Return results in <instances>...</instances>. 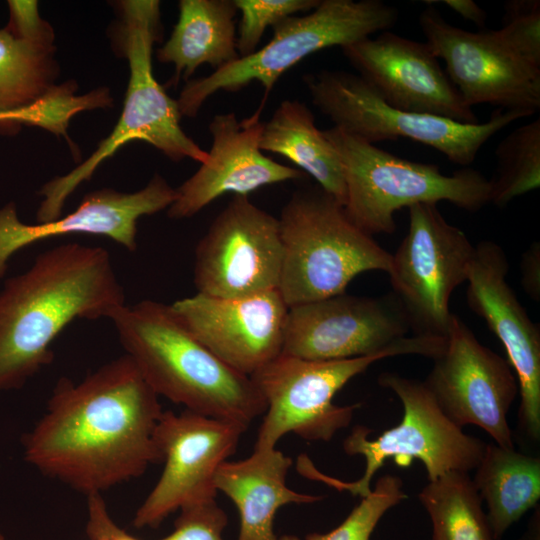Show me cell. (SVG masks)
<instances>
[{
	"label": "cell",
	"mask_w": 540,
	"mask_h": 540,
	"mask_svg": "<svg viewBox=\"0 0 540 540\" xmlns=\"http://www.w3.org/2000/svg\"><path fill=\"white\" fill-rule=\"evenodd\" d=\"M291 466L292 459L277 447L254 448L249 457L220 465L214 484L239 512L237 540H279L273 522L282 506L322 500V496L300 493L287 486Z\"/></svg>",
	"instance_id": "obj_22"
},
{
	"label": "cell",
	"mask_w": 540,
	"mask_h": 540,
	"mask_svg": "<svg viewBox=\"0 0 540 540\" xmlns=\"http://www.w3.org/2000/svg\"><path fill=\"white\" fill-rule=\"evenodd\" d=\"M426 43L470 107L490 104L530 115L540 108V68L518 55L497 30L470 32L428 5L419 16Z\"/></svg>",
	"instance_id": "obj_15"
},
{
	"label": "cell",
	"mask_w": 540,
	"mask_h": 540,
	"mask_svg": "<svg viewBox=\"0 0 540 540\" xmlns=\"http://www.w3.org/2000/svg\"><path fill=\"white\" fill-rule=\"evenodd\" d=\"M234 0H181L179 16L157 59L171 63L174 79L190 78L203 64L219 69L240 58Z\"/></svg>",
	"instance_id": "obj_23"
},
{
	"label": "cell",
	"mask_w": 540,
	"mask_h": 540,
	"mask_svg": "<svg viewBox=\"0 0 540 540\" xmlns=\"http://www.w3.org/2000/svg\"><path fill=\"white\" fill-rule=\"evenodd\" d=\"M279 540H300V538L295 535H283L279 537Z\"/></svg>",
	"instance_id": "obj_37"
},
{
	"label": "cell",
	"mask_w": 540,
	"mask_h": 540,
	"mask_svg": "<svg viewBox=\"0 0 540 540\" xmlns=\"http://www.w3.org/2000/svg\"><path fill=\"white\" fill-rule=\"evenodd\" d=\"M304 83L312 103L337 127L368 143L409 139L467 167L482 146L512 122L531 116L518 110L495 109L488 121L464 124L447 118L408 112L389 105L358 74L321 70Z\"/></svg>",
	"instance_id": "obj_9"
},
{
	"label": "cell",
	"mask_w": 540,
	"mask_h": 540,
	"mask_svg": "<svg viewBox=\"0 0 540 540\" xmlns=\"http://www.w3.org/2000/svg\"><path fill=\"white\" fill-rule=\"evenodd\" d=\"M175 198L176 189L155 174L136 192L95 190L83 198L75 211L52 221L26 224L19 219L15 203L9 202L0 208V278L16 252L56 236L77 233L103 236L134 252L138 220L168 209Z\"/></svg>",
	"instance_id": "obj_21"
},
{
	"label": "cell",
	"mask_w": 540,
	"mask_h": 540,
	"mask_svg": "<svg viewBox=\"0 0 540 540\" xmlns=\"http://www.w3.org/2000/svg\"><path fill=\"white\" fill-rule=\"evenodd\" d=\"M159 396L124 354L75 383L60 378L44 414L22 438L24 459L86 496L161 463Z\"/></svg>",
	"instance_id": "obj_1"
},
{
	"label": "cell",
	"mask_w": 540,
	"mask_h": 540,
	"mask_svg": "<svg viewBox=\"0 0 540 540\" xmlns=\"http://www.w3.org/2000/svg\"><path fill=\"white\" fill-rule=\"evenodd\" d=\"M522 284L534 300L540 299V245L533 244L522 256Z\"/></svg>",
	"instance_id": "obj_35"
},
{
	"label": "cell",
	"mask_w": 540,
	"mask_h": 540,
	"mask_svg": "<svg viewBox=\"0 0 540 540\" xmlns=\"http://www.w3.org/2000/svg\"><path fill=\"white\" fill-rule=\"evenodd\" d=\"M391 356L315 361L278 355L250 376L266 403L254 448L276 447L289 433L306 441H330L360 406L334 404V396L371 364Z\"/></svg>",
	"instance_id": "obj_12"
},
{
	"label": "cell",
	"mask_w": 540,
	"mask_h": 540,
	"mask_svg": "<svg viewBox=\"0 0 540 540\" xmlns=\"http://www.w3.org/2000/svg\"><path fill=\"white\" fill-rule=\"evenodd\" d=\"M281 267L278 218L233 195L196 246L194 284L203 295L244 297L278 289Z\"/></svg>",
	"instance_id": "obj_14"
},
{
	"label": "cell",
	"mask_w": 540,
	"mask_h": 540,
	"mask_svg": "<svg viewBox=\"0 0 540 540\" xmlns=\"http://www.w3.org/2000/svg\"><path fill=\"white\" fill-rule=\"evenodd\" d=\"M260 149L288 159L344 205L341 161L304 102L287 99L279 104L271 118L263 122Z\"/></svg>",
	"instance_id": "obj_24"
},
{
	"label": "cell",
	"mask_w": 540,
	"mask_h": 540,
	"mask_svg": "<svg viewBox=\"0 0 540 540\" xmlns=\"http://www.w3.org/2000/svg\"><path fill=\"white\" fill-rule=\"evenodd\" d=\"M397 19L398 10L381 0H321L309 13L272 27L273 36L262 48L189 80L176 100L180 114L193 118L215 93L237 92L252 82L263 87L264 103L282 75L309 55L388 31Z\"/></svg>",
	"instance_id": "obj_8"
},
{
	"label": "cell",
	"mask_w": 540,
	"mask_h": 540,
	"mask_svg": "<svg viewBox=\"0 0 540 540\" xmlns=\"http://www.w3.org/2000/svg\"><path fill=\"white\" fill-rule=\"evenodd\" d=\"M246 427L184 410L163 411L155 441L164 468L133 518L136 529L156 528L182 507L216 499L214 479L236 451Z\"/></svg>",
	"instance_id": "obj_13"
},
{
	"label": "cell",
	"mask_w": 540,
	"mask_h": 540,
	"mask_svg": "<svg viewBox=\"0 0 540 540\" xmlns=\"http://www.w3.org/2000/svg\"><path fill=\"white\" fill-rule=\"evenodd\" d=\"M278 290L288 307L345 293L367 271L389 272L392 254L356 227L317 184L296 190L281 210Z\"/></svg>",
	"instance_id": "obj_5"
},
{
	"label": "cell",
	"mask_w": 540,
	"mask_h": 540,
	"mask_svg": "<svg viewBox=\"0 0 540 540\" xmlns=\"http://www.w3.org/2000/svg\"><path fill=\"white\" fill-rule=\"evenodd\" d=\"M426 5L443 3L464 19L474 23L478 27H484L486 22V11L473 0H425Z\"/></svg>",
	"instance_id": "obj_36"
},
{
	"label": "cell",
	"mask_w": 540,
	"mask_h": 540,
	"mask_svg": "<svg viewBox=\"0 0 540 540\" xmlns=\"http://www.w3.org/2000/svg\"><path fill=\"white\" fill-rule=\"evenodd\" d=\"M474 470L472 481L486 503L493 537L500 540L539 501L540 458L490 443Z\"/></svg>",
	"instance_id": "obj_25"
},
{
	"label": "cell",
	"mask_w": 540,
	"mask_h": 540,
	"mask_svg": "<svg viewBox=\"0 0 540 540\" xmlns=\"http://www.w3.org/2000/svg\"><path fill=\"white\" fill-rule=\"evenodd\" d=\"M432 524V540H495L482 500L467 472H448L418 494Z\"/></svg>",
	"instance_id": "obj_27"
},
{
	"label": "cell",
	"mask_w": 540,
	"mask_h": 540,
	"mask_svg": "<svg viewBox=\"0 0 540 540\" xmlns=\"http://www.w3.org/2000/svg\"><path fill=\"white\" fill-rule=\"evenodd\" d=\"M407 317L395 298L345 293L288 307L282 354L315 361L389 353L436 358L446 338L407 336Z\"/></svg>",
	"instance_id": "obj_10"
},
{
	"label": "cell",
	"mask_w": 540,
	"mask_h": 540,
	"mask_svg": "<svg viewBox=\"0 0 540 540\" xmlns=\"http://www.w3.org/2000/svg\"><path fill=\"white\" fill-rule=\"evenodd\" d=\"M9 21L6 25L24 37H41L53 33L48 22L40 17L37 1H8Z\"/></svg>",
	"instance_id": "obj_34"
},
{
	"label": "cell",
	"mask_w": 540,
	"mask_h": 540,
	"mask_svg": "<svg viewBox=\"0 0 540 540\" xmlns=\"http://www.w3.org/2000/svg\"><path fill=\"white\" fill-rule=\"evenodd\" d=\"M86 534L89 540H140L116 524L100 493L87 495Z\"/></svg>",
	"instance_id": "obj_33"
},
{
	"label": "cell",
	"mask_w": 540,
	"mask_h": 540,
	"mask_svg": "<svg viewBox=\"0 0 540 540\" xmlns=\"http://www.w3.org/2000/svg\"><path fill=\"white\" fill-rule=\"evenodd\" d=\"M322 131L342 164L345 213L370 236L394 232V215L404 207L447 201L476 212L490 203V179L476 169L446 175L435 164L403 159L337 127Z\"/></svg>",
	"instance_id": "obj_6"
},
{
	"label": "cell",
	"mask_w": 540,
	"mask_h": 540,
	"mask_svg": "<svg viewBox=\"0 0 540 540\" xmlns=\"http://www.w3.org/2000/svg\"><path fill=\"white\" fill-rule=\"evenodd\" d=\"M501 38L531 65L540 68V1L510 0L504 5Z\"/></svg>",
	"instance_id": "obj_31"
},
{
	"label": "cell",
	"mask_w": 540,
	"mask_h": 540,
	"mask_svg": "<svg viewBox=\"0 0 540 540\" xmlns=\"http://www.w3.org/2000/svg\"><path fill=\"white\" fill-rule=\"evenodd\" d=\"M54 34L24 37L0 29V112L28 106L55 85Z\"/></svg>",
	"instance_id": "obj_26"
},
{
	"label": "cell",
	"mask_w": 540,
	"mask_h": 540,
	"mask_svg": "<svg viewBox=\"0 0 540 540\" xmlns=\"http://www.w3.org/2000/svg\"><path fill=\"white\" fill-rule=\"evenodd\" d=\"M321 0H234L241 13L237 30V51L245 57L257 50L268 27H274L282 20L309 13Z\"/></svg>",
	"instance_id": "obj_30"
},
{
	"label": "cell",
	"mask_w": 540,
	"mask_h": 540,
	"mask_svg": "<svg viewBox=\"0 0 540 540\" xmlns=\"http://www.w3.org/2000/svg\"><path fill=\"white\" fill-rule=\"evenodd\" d=\"M171 308L203 345L246 376L282 352L288 306L278 289L238 298L196 293Z\"/></svg>",
	"instance_id": "obj_19"
},
{
	"label": "cell",
	"mask_w": 540,
	"mask_h": 540,
	"mask_svg": "<svg viewBox=\"0 0 540 540\" xmlns=\"http://www.w3.org/2000/svg\"><path fill=\"white\" fill-rule=\"evenodd\" d=\"M424 383L457 426L475 425L504 448H514L507 414L518 392L506 359L482 345L453 314L446 344Z\"/></svg>",
	"instance_id": "obj_16"
},
{
	"label": "cell",
	"mask_w": 540,
	"mask_h": 540,
	"mask_svg": "<svg viewBox=\"0 0 540 540\" xmlns=\"http://www.w3.org/2000/svg\"><path fill=\"white\" fill-rule=\"evenodd\" d=\"M408 209V232L392 254L388 272L392 294L414 335L446 338L453 317L450 297L467 281L475 246L446 221L437 204Z\"/></svg>",
	"instance_id": "obj_11"
},
{
	"label": "cell",
	"mask_w": 540,
	"mask_h": 540,
	"mask_svg": "<svg viewBox=\"0 0 540 540\" xmlns=\"http://www.w3.org/2000/svg\"><path fill=\"white\" fill-rule=\"evenodd\" d=\"M124 304L105 248L73 242L38 254L0 290V394L53 361L52 343L73 320L108 318Z\"/></svg>",
	"instance_id": "obj_2"
},
{
	"label": "cell",
	"mask_w": 540,
	"mask_h": 540,
	"mask_svg": "<svg viewBox=\"0 0 540 540\" xmlns=\"http://www.w3.org/2000/svg\"><path fill=\"white\" fill-rule=\"evenodd\" d=\"M108 319L125 354L159 397L246 428L264 414L265 400L251 378L203 345L171 305L142 300L114 309Z\"/></svg>",
	"instance_id": "obj_3"
},
{
	"label": "cell",
	"mask_w": 540,
	"mask_h": 540,
	"mask_svg": "<svg viewBox=\"0 0 540 540\" xmlns=\"http://www.w3.org/2000/svg\"><path fill=\"white\" fill-rule=\"evenodd\" d=\"M341 50L389 105L464 124L479 123L426 42L384 31Z\"/></svg>",
	"instance_id": "obj_17"
},
{
	"label": "cell",
	"mask_w": 540,
	"mask_h": 540,
	"mask_svg": "<svg viewBox=\"0 0 540 540\" xmlns=\"http://www.w3.org/2000/svg\"><path fill=\"white\" fill-rule=\"evenodd\" d=\"M378 383L396 394L404 412L396 426L374 439L369 438L371 429L358 425L343 441L347 455H360L365 459L363 474L355 481H341L319 471L309 457L302 454L297 461L301 475L363 498L372 489L374 475L389 459L399 466H408L413 459H418L429 481L452 471L469 473L477 467L486 443L454 424L424 381L383 372Z\"/></svg>",
	"instance_id": "obj_7"
},
{
	"label": "cell",
	"mask_w": 540,
	"mask_h": 540,
	"mask_svg": "<svg viewBox=\"0 0 540 540\" xmlns=\"http://www.w3.org/2000/svg\"><path fill=\"white\" fill-rule=\"evenodd\" d=\"M508 260L492 241L475 246L468 273L467 302L503 344L517 378L518 426L531 441L540 440V332L509 286Z\"/></svg>",
	"instance_id": "obj_18"
},
{
	"label": "cell",
	"mask_w": 540,
	"mask_h": 540,
	"mask_svg": "<svg viewBox=\"0 0 540 540\" xmlns=\"http://www.w3.org/2000/svg\"><path fill=\"white\" fill-rule=\"evenodd\" d=\"M119 7L115 38L129 65L120 118L108 137L83 163L41 187L38 193L43 199L36 213L37 222L61 217L63 207L75 189L129 142H146L173 161L189 158L202 164L208 158L207 151L182 129L177 101L165 92L153 74L152 48L161 29L160 2L126 0L121 1Z\"/></svg>",
	"instance_id": "obj_4"
},
{
	"label": "cell",
	"mask_w": 540,
	"mask_h": 540,
	"mask_svg": "<svg viewBox=\"0 0 540 540\" xmlns=\"http://www.w3.org/2000/svg\"><path fill=\"white\" fill-rule=\"evenodd\" d=\"M0 540H6V539L4 538V536L1 534V532H0Z\"/></svg>",
	"instance_id": "obj_38"
},
{
	"label": "cell",
	"mask_w": 540,
	"mask_h": 540,
	"mask_svg": "<svg viewBox=\"0 0 540 540\" xmlns=\"http://www.w3.org/2000/svg\"><path fill=\"white\" fill-rule=\"evenodd\" d=\"M490 203L504 207L540 185V118L512 130L495 150Z\"/></svg>",
	"instance_id": "obj_28"
},
{
	"label": "cell",
	"mask_w": 540,
	"mask_h": 540,
	"mask_svg": "<svg viewBox=\"0 0 540 540\" xmlns=\"http://www.w3.org/2000/svg\"><path fill=\"white\" fill-rule=\"evenodd\" d=\"M179 511L174 530L160 540H224L228 517L216 499L192 503Z\"/></svg>",
	"instance_id": "obj_32"
},
{
	"label": "cell",
	"mask_w": 540,
	"mask_h": 540,
	"mask_svg": "<svg viewBox=\"0 0 540 540\" xmlns=\"http://www.w3.org/2000/svg\"><path fill=\"white\" fill-rule=\"evenodd\" d=\"M406 498L400 477L381 476L340 525L327 533H310L305 540H370L384 514Z\"/></svg>",
	"instance_id": "obj_29"
},
{
	"label": "cell",
	"mask_w": 540,
	"mask_h": 540,
	"mask_svg": "<svg viewBox=\"0 0 540 540\" xmlns=\"http://www.w3.org/2000/svg\"><path fill=\"white\" fill-rule=\"evenodd\" d=\"M263 105L238 120L235 113L213 116L209 124L212 145L207 160L176 189L168 208L172 219L196 215L219 197L232 193L248 196L267 185L304 178L301 170L267 157L260 149Z\"/></svg>",
	"instance_id": "obj_20"
}]
</instances>
